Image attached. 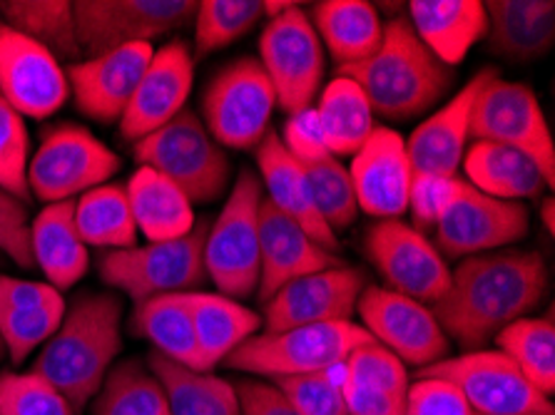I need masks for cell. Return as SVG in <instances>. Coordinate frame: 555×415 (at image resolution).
I'll return each mask as SVG.
<instances>
[{
  "label": "cell",
  "instance_id": "obj_1",
  "mask_svg": "<svg viewBox=\"0 0 555 415\" xmlns=\"http://www.w3.org/2000/svg\"><path fill=\"white\" fill-rule=\"evenodd\" d=\"M548 276L538 251H491L466 257L451 271V286L434 307L446 336L481 351L513 321L541 303Z\"/></svg>",
  "mask_w": 555,
  "mask_h": 415
},
{
  "label": "cell",
  "instance_id": "obj_2",
  "mask_svg": "<svg viewBox=\"0 0 555 415\" xmlns=\"http://www.w3.org/2000/svg\"><path fill=\"white\" fill-rule=\"evenodd\" d=\"M120 321L122 303L115 294L78 296L30 371L55 386L75 413H82L122 351Z\"/></svg>",
  "mask_w": 555,
  "mask_h": 415
},
{
  "label": "cell",
  "instance_id": "obj_3",
  "mask_svg": "<svg viewBox=\"0 0 555 415\" xmlns=\"http://www.w3.org/2000/svg\"><path fill=\"white\" fill-rule=\"evenodd\" d=\"M336 75L354 80L372 113L386 120H411L426 113L453 82L451 67L436 61L403 18L384 25V38L366 61L341 65Z\"/></svg>",
  "mask_w": 555,
  "mask_h": 415
},
{
  "label": "cell",
  "instance_id": "obj_4",
  "mask_svg": "<svg viewBox=\"0 0 555 415\" xmlns=\"http://www.w3.org/2000/svg\"><path fill=\"white\" fill-rule=\"evenodd\" d=\"M132 155L140 167L167 177L192 205L220 199L230 184V157L192 109H182L159 130L134 142Z\"/></svg>",
  "mask_w": 555,
  "mask_h": 415
},
{
  "label": "cell",
  "instance_id": "obj_5",
  "mask_svg": "<svg viewBox=\"0 0 555 415\" xmlns=\"http://www.w3.org/2000/svg\"><path fill=\"white\" fill-rule=\"evenodd\" d=\"M207 232L209 219H202L180 239L107 251L100 257V278L113 289L128 294L134 303L163 294H188L207 282Z\"/></svg>",
  "mask_w": 555,
  "mask_h": 415
},
{
  "label": "cell",
  "instance_id": "obj_6",
  "mask_svg": "<svg viewBox=\"0 0 555 415\" xmlns=\"http://www.w3.org/2000/svg\"><path fill=\"white\" fill-rule=\"evenodd\" d=\"M372 341L374 338L366 334L364 326L336 321V324L299 326L276 334H255L227 355L224 363L234 371L257 376H305L336 366L359 346Z\"/></svg>",
  "mask_w": 555,
  "mask_h": 415
},
{
  "label": "cell",
  "instance_id": "obj_7",
  "mask_svg": "<svg viewBox=\"0 0 555 415\" xmlns=\"http://www.w3.org/2000/svg\"><path fill=\"white\" fill-rule=\"evenodd\" d=\"M264 194L257 174L242 169L220 217L209 226L205 269L227 299H247L259 286V205Z\"/></svg>",
  "mask_w": 555,
  "mask_h": 415
},
{
  "label": "cell",
  "instance_id": "obj_8",
  "mask_svg": "<svg viewBox=\"0 0 555 415\" xmlns=\"http://www.w3.org/2000/svg\"><path fill=\"white\" fill-rule=\"evenodd\" d=\"M120 157L75 122L50 125L28 163V187L36 199L55 205L86 194L120 172Z\"/></svg>",
  "mask_w": 555,
  "mask_h": 415
},
{
  "label": "cell",
  "instance_id": "obj_9",
  "mask_svg": "<svg viewBox=\"0 0 555 415\" xmlns=\"http://www.w3.org/2000/svg\"><path fill=\"white\" fill-rule=\"evenodd\" d=\"M468 138L474 142H495V145L518 150L541 169L545 187L555 184V147L553 134L535 92L524 82L499 78V73L478 92L470 113Z\"/></svg>",
  "mask_w": 555,
  "mask_h": 415
},
{
  "label": "cell",
  "instance_id": "obj_10",
  "mask_svg": "<svg viewBox=\"0 0 555 415\" xmlns=\"http://www.w3.org/2000/svg\"><path fill=\"white\" fill-rule=\"evenodd\" d=\"M276 95L264 67L255 57H240L220 70L202 98L205 127L220 147L251 150L264 140Z\"/></svg>",
  "mask_w": 555,
  "mask_h": 415
},
{
  "label": "cell",
  "instance_id": "obj_11",
  "mask_svg": "<svg viewBox=\"0 0 555 415\" xmlns=\"http://www.w3.org/2000/svg\"><path fill=\"white\" fill-rule=\"evenodd\" d=\"M418 378H443L481 415H555L553 401L501 351H470L418 368Z\"/></svg>",
  "mask_w": 555,
  "mask_h": 415
},
{
  "label": "cell",
  "instance_id": "obj_12",
  "mask_svg": "<svg viewBox=\"0 0 555 415\" xmlns=\"http://www.w3.org/2000/svg\"><path fill=\"white\" fill-rule=\"evenodd\" d=\"M197 5L195 0H78L73 15L82 55L98 57L188 28Z\"/></svg>",
  "mask_w": 555,
  "mask_h": 415
},
{
  "label": "cell",
  "instance_id": "obj_13",
  "mask_svg": "<svg viewBox=\"0 0 555 415\" xmlns=\"http://www.w3.org/2000/svg\"><path fill=\"white\" fill-rule=\"evenodd\" d=\"M259 57L276 105L289 115L309 109L322 88L324 48L301 5L267 23L259 38Z\"/></svg>",
  "mask_w": 555,
  "mask_h": 415
},
{
  "label": "cell",
  "instance_id": "obj_14",
  "mask_svg": "<svg viewBox=\"0 0 555 415\" xmlns=\"http://www.w3.org/2000/svg\"><path fill=\"white\" fill-rule=\"evenodd\" d=\"M364 249L391 291L418 303H436L449 291L451 269L416 226L382 219L366 232Z\"/></svg>",
  "mask_w": 555,
  "mask_h": 415
},
{
  "label": "cell",
  "instance_id": "obj_15",
  "mask_svg": "<svg viewBox=\"0 0 555 415\" xmlns=\"http://www.w3.org/2000/svg\"><path fill=\"white\" fill-rule=\"evenodd\" d=\"M531 215L520 202L495 199L461 180L456 199L436 224V244L451 259H466L516 244L528 234Z\"/></svg>",
  "mask_w": 555,
  "mask_h": 415
},
{
  "label": "cell",
  "instance_id": "obj_16",
  "mask_svg": "<svg viewBox=\"0 0 555 415\" xmlns=\"http://www.w3.org/2000/svg\"><path fill=\"white\" fill-rule=\"evenodd\" d=\"M357 311L366 334L389 349L401 363L426 368L449 353V336L441 332L431 309L384 286H366Z\"/></svg>",
  "mask_w": 555,
  "mask_h": 415
},
{
  "label": "cell",
  "instance_id": "obj_17",
  "mask_svg": "<svg viewBox=\"0 0 555 415\" xmlns=\"http://www.w3.org/2000/svg\"><path fill=\"white\" fill-rule=\"evenodd\" d=\"M0 95L33 120L55 115L70 95L61 61L5 23H0Z\"/></svg>",
  "mask_w": 555,
  "mask_h": 415
},
{
  "label": "cell",
  "instance_id": "obj_18",
  "mask_svg": "<svg viewBox=\"0 0 555 415\" xmlns=\"http://www.w3.org/2000/svg\"><path fill=\"white\" fill-rule=\"evenodd\" d=\"M366 289V278L359 269L334 267L307 274L282 286L264 303L267 334L289 332L299 326L336 324L351 321L357 311L359 296Z\"/></svg>",
  "mask_w": 555,
  "mask_h": 415
},
{
  "label": "cell",
  "instance_id": "obj_19",
  "mask_svg": "<svg viewBox=\"0 0 555 415\" xmlns=\"http://www.w3.org/2000/svg\"><path fill=\"white\" fill-rule=\"evenodd\" d=\"M153 53L155 48L150 42H132L105 55L73 63L65 75L75 95V107L95 122H120Z\"/></svg>",
  "mask_w": 555,
  "mask_h": 415
},
{
  "label": "cell",
  "instance_id": "obj_20",
  "mask_svg": "<svg viewBox=\"0 0 555 415\" xmlns=\"http://www.w3.org/2000/svg\"><path fill=\"white\" fill-rule=\"evenodd\" d=\"M195 82V57L188 42L172 40L153 53L145 75L120 117V134L138 142L180 115Z\"/></svg>",
  "mask_w": 555,
  "mask_h": 415
},
{
  "label": "cell",
  "instance_id": "obj_21",
  "mask_svg": "<svg viewBox=\"0 0 555 415\" xmlns=\"http://www.w3.org/2000/svg\"><path fill=\"white\" fill-rule=\"evenodd\" d=\"M357 207L378 219H399L409 211V190L414 180L406 142L389 127H376L349 167Z\"/></svg>",
  "mask_w": 555,
  "mask_h": 415
},
{
  "label": "cell",
  "instance_id": "obj_22",
  "mask_svg": "<svg viewBox=\"0 0 555 415\" xmlns=\"http://www.w3.org/2000/svg\"><path fill=\"white\" fill-rule=\"evenodd\" d=\"M341 267L332 251L311 239V236L284 217L267 197L259 205V301L272 296L297 278L317 271Z\"/></svg>",
  "mask_w": 555,
  "mask_h": 415
},
{
  "label": "cell",
  "instance_id": "obj_23",
  "mask_svg": "<svg viewBox=\"0 0 555 415\" xmlns=\"http://www.w3.org/2000/svg\"><path fill=\"white\" fill-rule=\"evenodd\" d=\"M495 75V70H483L470 78L439 113L428 117L422 127H416L406 142V155L414 174H439L456 177L466 155V142L470 130V113L483 85Z\"/></svg>",
  "mask_w": 555,
  "mask_h": 415
},
{
  "label": "cell",
  "instance_id": "obj_24",
  "mask_svg": "<svg viewBox=\"0 0 555 415\" xmlns=\"http://www.w3.org/2000/svg\"><path fill=\"white\" fill-rule=\"evenodd\" d=\"M257 165L262 172L264 187L269 192L267 202L282 211L284 217H289L294 224H299L305 232L314 239L319 247L326 251H334L339 247V239L326 226L324 217L319 215L317 202L311 197L309 182L299 165L294 163V157L284 147L280 132L269 130L264 140L257 145Z\"/></svg>",
  "mask_w": 555,
  "mask_h": 415
},
{
  "label": "cell",
  "instance_id": "obj_25",
  "mask_svg": "<svg viewBox=\"0 0 555 415\" xmlns=\"http://www.w3.org/2000/svg\"><path fill=\"white\" fill-rule=\"evenodd\" d=\"M409 15L418 40L451 70L489 33L481 0H411Z\"/></svg>",
  "mask_w": 555,
  "mask_h": 415
},
{
  "label": "cell",
  "instance_id": "obj_26",
  "mask_svg": "<svg viewBox=\"0 0 555 415\" xmlns=\"http://www.w3.org/2000/svg\"><path fill=\"white\" fill-rule=\"evenodd\" d=\"M30 247L36 267L55 291H67L88 274L90 251L75 226V202H55L30 222Z\"/></svg>",
  "mask_w": 555,
  "mask_h": 415
},
{
  "label": "cell",
  "instance_id": "obj_27",
  "mask_svg": "<svg viewBox=\"0 0 555 415\" xmlns=\"http://www.w3.org/2000/svg\"><path fill=\"white\" fill-rule=\"evenodd\" d=\"M489 46L513 63H531L548 55L555 42L553 0H489Z\"/></svg>",
  "mask_w": 555,
  "mask_h": 415
},
{
  "label": "cell",
  "instance_id": "obj_28",
  "mask_svg": "<svg viewBox=\"0 0 555 415\" xmlns=\"http://www.w3.org/2000/svg\"><path fill=\"white\" fill-rule=\"evenodd\" d=\"M188 303L192 328H195L202 366L209 374L217 363L224 361L240 343L262 328V316L222 294L188 291L182 294Z\"/></svg>",
  "mask_w": 555,
  "mask_h": 415
},
{
  "label": "cell",
  "instance_id": "obj_29",
  "mask_svg": "<svg viewBox=\"0 0 555 415\" xmlns=\"http://www.w3.org/2000/svg\"><path fill=\"white\" fill-rule=\"evenodd\" d=\"M125 194L134 226L147 236L150 244L180 239L197 224L192 202L155 169L140 167L125 184Z\"/></svg>",
  "mask_w": 555,
  "mask_h": 415
},
{
  "label": "cell",
  "instance_id": "obj_30",
  "mask_svg": "<svg viewBox=\"0 0 555 415\" xmlns=\"http://www.w3.org/2000/svg\"><path fill=\"white\" fill-rule=\"evenodd\" d=\"M311 18L339 67L366 61L384 38V23L366 0H322L314 3Z\"/></svg>",
  "mask_w": 555,
  "mask_h": 415
},
{
  "label": "cell",
  "instance_id": "obj_31",
  "mask_svg": "<svg viewBox=\"0 0 555 415\" xmlns=\"http://www.w3.org/2000/svg\"><path fill=\"white\" fill-rule=\"evenodd\" d=\"M464 169L470 187L495 199H531L545 187L541 169L531 159L495 142L478 140L466 147Z\"/></svg>",
  "mask_w": 555,
  "mask_h": 415
},
{
  "label": "cell",
  "instance_id": "obj_32",
  "mask_svg": "<svg viewBox=\"0 0 555 415\" xmlns=\"http://www.w3.org/2000/svg\"><path fill=\"white\" fill-rule=\"evenodd\" d=\"M147 368L163 386L170 415H242L237 391L222 378L192 371L157 351L147 355Z\"/></svg>",
  "mask_w": 555,
  "mask_h": 415
},
{
  "label": "cell",
  "instance_id": "obj_33",
  "mask_svg": "<svg viewBox=\"0 0 555 415\" xmlns=\"http://www.w3.org/2000/svg\"><path fill=\"white\" fill-rule=\"evenodd\" d=\"M324 147L334 157L357 155L376 130L372 105L354 80L336 75L314 107Z\"/></svg>",
  "mask_w": 555,
  "mask_h": 415
},
{
  "label": "cell",
  "instance_id": "obj_34",
  "mask_svg": "<svg viewBox=\"0 0 555 415\" xmlns=\"http://www.w3.org/2000/svg\"><path fill=\"white\" fill-rule=\"evenodd\" d=\"M132 324L134 332L145 336L165 359L207 374L205 366H202L195 328H192V319L182 294H163L134 303Z\"/></svg>",
  "mask_w": 555,
  "mask_h": 415
},
{
  "label": "cell",
  "instance_id": "obj_35",
  "mask_svg": "<svg viewBox=\"0 0 555 415\" xmlns=\"http://www.w3.org/2000/svg\"><path fill=\"white\" fill-rule=\"evenodd\" d=\"M75 226L86 247L107 251L138 247V226L122 184H100L80 194L75 202Z\"/></svg>",
  "mask_w": 555,
  "mask_h": 415
},
{
  "label": "cell",
  "instance_id": "obj_36",
  "mask_svg": "<svg viewBox=\"0 0 555 415\" xmlns=\"http://www.w3.org/2000/svg\"><path fill=\"white\" fill-rule=\"evenodd\" d=\"M5 25L36 40L57 61H78L82 55L70 0H8L0 3Z\"/></svg>",
  "mask_w": 555,
  "mask_h": 415
},
{
  "label": "cell",
  "instance_id": "obj_37",
  "mask_svg": "<svg viewBox=\"0 0 555 415\" xmlns=\"http://www.w3.org/2000/svg\"><path fill=\"white\" fill-rule=\"evenodd\" d=\"M92 415H170V405L147 363L130 359L105 376Z\"/></svg>",
  "mask_w": 555,
  "mask_h": 415
},
{
  "label": "cell",
  "instance_id": "obj_38",
  "mask_svg": "<svg viewBox=\"0 0 555 415\" xmlns=\"http://www.w3.org/2000/svg\"><path fill=\"white\" fill-rule=\"evenodd\" d=\"M501 353L516 363L543 395L555 391V328L551 319H518L495 336Z\"/></svg>",
  "mask_w": 555,
  "mask_h": 415
},
{
  "label": "cell",
  "instance_id": "obj_39",
  "mask_svg": "<svg viewBox=\"0 0 555 415\" xmlns=\"http://www.w3.org/2000/svg\"><path fill=\"white\" fill-rule=\"evenodd\" d=\"M294 163L305 172L311 197H314L319 215L324 217L326 226L336 234L339 229H349L354 224L359 207L354 187H351L349 169L326 150L311 157H299Z\"/></svg>",
  "mask_w": 555,
  "mask_h": 415
},
{
  "label": "cell",
  "instance_id": "obj_40",
  "mask_svg": "<svg viewBox=\"0 0 555 415\" xmlns=\"http://www.w3.org/2000/svg\"><path fill=\"white\" fill-rule=\"evenodd\" d=\"M264 15L262 0H202L195 13V61L215 50L232 46L234 40L255 28Z\"/></svg>",
  "mask_w": 555,
  "mask_h": 415
},
{
  "label": "cell",
  "instance_id": "obj_41",
  "mask_svg": "<svg viewBox=\"0 0 555 415\" xmlns=\"http://www.w3.org/2000/svg\"><path fill=\"white\" fill-rule=\"evenodd\" d=\"M0 415H78L67 398L46 378L30 374H0Z\"/></svg>",
  "mask_w": 555,
  "mask_h": 415
},
{
  "label": "cell",
  "instance_id": "obj_42",
  "mask_svg": "<svg viewBox=\"0 0 555 415\" xmlns=\"http://www.w3.org/2000/svg\"><path fill=\"white\" fill-rule=\"evenodd\" d=\"M28 152V127L23 122V115L15 113L0 95V190L13 194L23 205L30 202Z\"/></svg>",
  "mask_w": 555,
  "mask_h": 415
},
{
  "label": "cell",
  "instance_id": "obj_43",
  "mask_svg": "<svg viewBox=\"0 0 555 415\" xmlns=\"http://www.w3.org/2000/svg\"><path fill=\"white\" fill-rule=\"evenodd\" d=\"M65 307L50 309H11L0 307V338L13 363H23L57 332Z\"/></svg>",
  "mask_w": 555,
  "mask_h": 415
},
{
  "label": "cell",
  "instance_id": "obj_44",
  "mask_svg": "<svg viewBox=\"0 0 555 415\" xmlns=\"http://www.w3.org/2000/svg\"><path fill=\"white\" fill-rule=\"evenodd\" d=\"M344 384L378 388L401 398H406L409 391L406 366L376 341L359 346L344 359Z\"/></svg>",
  "mask_w": 555,
  "mask_h": 415
},
{
  "label": "cell",
  "instance_id": "obj_45",
  "mask_svg": "<svg viewBox=\"0 0 555 415\" xmlns=\"http://www.w3.org/2000/svg\"><path fill=\"white\" fill-rule=\"evenodd\" d=\"M276 388L297 415H349L341 388L326 376V371L276 378Z\"/></svg>",
  "mask_w": 555,
  "mask_h": 415
},
{
  "label": "cell",
  "instance_id": "obj_46",
  "mask_svg": "<svg viewBox=\"0 0 555 415\" xmlns=\"http://www.w3.org/2000/svg\"><path fill=\"white\" fill-rule=\"evenodd\" d=\"M461 187L459 177H439V174H414L409 190V209L414 215L416 229L436 226L439 219L456 199Z\"/></svg>",
  "mask_w": 555,
  "mask_h": 415
},
{
  "label": "cell",
  "instance_id": "obj_47",
  "mask_svg": "<svg viewBox=\"0 0 555 415\" xmlns=\"http://www.w3.org/2000/svg\"><path fill=\"white\" fill-rule=\"evenodd\" d=\"M0 251L21 269H36L30 247L28 205L0 190Z\"/></svg>",
  "mask_w": 555,
  "mask_h": 415
},
{
  "label": "cell",
  "instance_id": "obj_48",
  "mask_svg": "<svg viewBox=\"0 0 555 415\" xmlns=\"http://www.w3.org/2000/svg\"><path fill=\"white\" fill-rule=\"evenodd\" d=\"M468 401L456 386L443 378H418L406 391L403 415H470Z\"/></svg>",
  "mask_w": 555,
  "mask_h": 415
},
{
  "label": "cell",
  "instance_id": "obj_49",
  "mask_svg": "<svg viewBox=\"0 0 555 415\" xmlns=\"http://www.w3.org/2000/svg\"><path fill=\"white\" fill-rule=\"evenodd\" d=\"M0 307L11 309H50L65 307L63 294L43 282H23V278L0 274Z\"/></svg>",
  "mask_w": 555,
  "mask_h": 415
},
{
  "label": "cell",
  "instance_id": "obj_50",
  "mask_svg": "<svg viewBox=\"0 0 555 415\" xmlns=\"http://www.w3.org/2000/svg\"><path fill=\"white\" fill-rule=\"evenodd\" d=\"M344 403L349 415H403L406 413V398L378 391V388L344 384Z\"/></svg>",
  "mask_w": 555,
  "mask_h": 415
},
{
  "label": "cell",
  "instance_id": "obj_51",
  "mask_svg": "<svg viewBox=\"0 0 555 415\" xmlns=\"http://www.w3.org/2000/svg\"><path fill=\"white\" fill-rule=\"evenodd\" d=\"M234 391L240 398L242 415H297L280 388L262 380H240Z\"/></svg>",
  "mask_w": 555,
  "mask_h": 415
},
{
  "label": "cell",
  "instance_id": "obj_52",
  "mask_svg": "<svg viewBox=\"0 0 555 415\" xmlns=\"http://www.w3.org/2000/svg\"><path fill=\"white\" fill-rule=\"evenodd\" d=\"M299 3H287V0H284V3H276V0H262V8H264V15H272V18H276V15H282V13H287L289 8H297Z\"/></svg>",
  "mask_w": 555,
  "mask_h": 415
},
{
  "label": "cell",
  "instance_id": "obj_53",
  "mask_svg": "<svg viewBox=\"0 0 555 415\" xmlns=\"http://www.w3.org/2000/svg\"><path fill=\"white\" fill-rule=\"evenodd\" d=\"M541 217H543V224H545V229H548V232L553 234V229H555V217H553V199H551V197H548V199H543Z\"/></svg>",
  "mask_w": 555,
  "mask_h": 415
},
{
  "label": "cell",
  "instance_id": "obj_54",
  "mask_svg": "<svg viewBox=\"0 0 555 415\" xmlns=\"http://www.w3.org/2000/svg\"><path fill=\"white\" fill-rule=\"evenodd\" d=\"M3 353H5V346H3V338H0V359H3Z\"/></svg>",
  "mask_w": 555,
  "mask_h": 415
},
{
  "label": "cell",
  "instance_id": "obj_55",
  "mask_svg": "<svg viewBox=\"0 0 555 415\" xmlns=\"http://www.w3.org/2000/svg\"><path fill=\"white\" fill-rule=\"evenodd\" d=\"M470 415H481V413H470Z\"/></svg>",
  "mask_w": 555,
  "mask_h": 415
}]
</instances>
